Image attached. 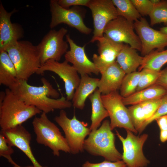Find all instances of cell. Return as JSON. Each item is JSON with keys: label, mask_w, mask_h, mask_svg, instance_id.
Returning a JSON list of instances; mask_svg holds the SVG:
<instances>
[{"label": "cell", "mask_w": 167, "mask_h": 167, "mask_svg": "<svg viewBox=\"0 0 167 167\" xmlns=\"http://www.w3.org/2000/svg\"><path fill=\"white\" fill-rule=\"evenodd\" d=\"M5 51L14 65L18 80L27 81L41 66L37 46L28 41H19Z\"/></svg>", "instance_id": "cell-3"}, {"label": "cell", "mask_w": 167, "mask_h": 167, "mask_svg": "<svg viewBox=\"0 0 167 167\" xmlns=\"http://www.w3.org/2000/svg\"><path fill=\"white\" fill-rule=\"evenodd\" d=\"M133 125L139 133L146 119L140 104L131 105L128 108Z\"/></svg>", "instance_id": "cell-30"}, {"label": "cell", "mask_w": 167, "mask_h": 167, "mask_svg": "<svg viewBox=\"0 0 167 167\" xmlns=\"http://www.w3.org/2000/svg\"><path fill=\"white\" fill-rule=\"evenodd\" d=\"M134 30L133 22L118 16L107 24L104 35L115 42L125 43L141 52V42Z\"/></svg>", "instance_id": "cell-11"}, {"label": "cell", "mask_w": 167, "mask_h": 167, "mask_svg": "<svg viewBox=\"0 0 167 167\" xmlns=\"http://www.w3.org/2000/svg\"><path fill=\"white\" fill-rule=\"evenodd\" d=\"M54 120L64 132L70 153L75 154L82 152L84 150L85 139L91 132L88 124L78 120L75 115L72 118H69L63 109L61 110Z\"/></svg>", "instance_id": "cell-6"}, {"label": "cell", "mask_w": 167, "mask_h": 167, "mask_svg": "<svg viewBox=\"0 0 167 167\" xmlns=\"http://www.w3.org/2000/svg\"><path fill=\"white\" fill-rule=\"evenodd\" d=\"M1 133L6 137L10 146L17 147L26 155L34 167H44L37 161L32 151L30 146L31 134L22 125L1 130Z\"/></svg>", "instance_id": "cell-18"}, {"label": "cell", "mask_w": 167, "mask_h": 167, "mask_svg": "<svg viewBox=\"0 0 167 167\" xmlns=\"http://www.w3.org/2000/svg\"><path fill=\"white\" fill-rule=\"evenodd\" d=\"M98 53L94 54L93 62L101 74L109 65L115 62L119 52L124 44L115 42L105 36L98 38Z\"/></svg>", "instance_id": "cell-17"}, {"label": "cell", "mask_w": 167, "mask_h": 167, "mask_svg": "<svg viewBox=\"0 0 167 167\" xmlns=\"http://www.w3.org/2000/svg\"><path fill=\"white\" fill-rule=\"evenodd\" d=\"M53 72L58 75L64 83L66 98L72 100L75 90L78 86L80 78L78 72L72 65L66 60L62 62L53 60H49L41 65L36 74L42 75L45 71Z\"/></svg>", "instance_id": "cell-12"}, {"label": "cell", "mask_w": 167, "mask_h": 167, "mask_svg": "<svg viewBox=\"0 0 167 167\" xmlns=\"http://www.w3.org/2000/svg\"><path fill=\"white\" fill-rule=\"evenodd\" d=\"M167 63V49L162 51H152L143 57L139 71L144 68L160 71L162 66Z\"/></svg>", "instance_id": "cell-25"}, {"label": "cell", "mask_w": 167, "mask_h": 167, "mask_svg": "<svg viewBox=\"0 0 167 167\" xmlns=\"http://www.w3.org/2000/svg\"><path fill=\"white\" fill-rule=\"evenodd\" d=\"M116 7L118 16L134 22L141 17L131 0H112Z\"/></svg>", "instance_id": "cell-26"}, {"label": "cell", "mask_w": 167, "mask_h": 167, "mask_svg": "<svg viewBox=\"0 0 167 167\" xmlns=\"http://www.w3.org/2000/svg\"><path fill=\"white\" fill-rule=\"evenodd\" d=\"M42 85L36 86L29 84L27 81L18 80L9 88L27 104L34 106L46 114L55 109L71 107L70 101L63 96L58 98L59 93L45 78L41 79Z\"/></svg>", "instance_id": "cell-1"}, {"label": "cell", "mask_w": 167, "mask_h": 167, "mask_svg": "<svg viewBox=\"0 0 167 167\" xmlns=\"http://www.w3.org/2000/svg\"><path fill=\"white\" fill-rule=\"evenodd\" d=\"M32 124L38 143L49 147L55 156H59L60 151L71 153L66 139L46 113L42 112L40 117H35Z\"/></svg>", "instance_id": "cell-5"}, {"label": "cell", "mask_w": 167, "mask_h": 167, "mask_svg": "<svg viewBox=\"0 0 167 167\" xmlns=\"http://www.w3.org/2000/svg\"><path fill=\"white\" fill-rule=\"evenodd\" d=\"M99 80L91 77L88 75H81L80 83L72 99L74 107L80 109L84 108L87 98L96 89Z\"/></svg>", "instance_id": "cell-20"}, {"label": "cell", "mask_w": 167, "mask_h": 167, "mask_svg": "<svg viewBox=\"0 0 167 167\" xmlns=\"http://www.w3.org/2000/svg\"><path fill=\"white\" fill-rule=\"evenodd\" d=\"M90 0H58V4L62 7L68 8L71 6H85L88 7Z\"/></svg>", "instance_id": "cell-36"}, {"label": "cell", "mask_w": 167, "mask_h": 167, "mask_svg": "<svg viewBox=\"0 0 167 167\" xmlns=\"http://www.w3.org/2000/svg\"><path fill=\"white\" fill-rule=\"evenodd\" d=\"M167 94V89L156 84L135 92L122 101L125 105H133L146 101L160 98Z\"/></svg>", "instance_id": "cell-22"}, {"label": "cell", "mask_w": 167, "mask_h": 167, "mask_svg": "<svg viewBox=\"0 0 167 167\" xmlns=\"http://www.w3.org/2000/svg\"><path fill=\"white\" fill-rule=\"evenodd\" d=\"M161 32L167 35V26L161 28L160 30Z\"/></svg>", "instance_id": "cell-41"}, {"label": "cell", "mask_w": 167, "mask_h": 167, "mask_svg": "<svg viewBox=\"0 0 167 167\" xmlns=\"http://www.w3.org/2000/svg\"><path fill=\"white\" fill-rule=\"evenodd\" d=\"M0 104V126L1 130L21 125L33 117L42 112L35 107L28 105L9 88Z\"/></svg>", "instance_id": "cell-2"}, {"label": "cell", "mask_w": 167, "mask_h": 167, "mask_svg": "<svg viewBox=\"0 0 167 167\" xmlns=\"http://www.w3.org/2000/svg\"><path fill=\"white\" fill-rule=\"evenodd\" d=\"M161 103L162 98L151 100L139 103L145 116L146 121L152 116Z\"/></svg>", "instance_id": "cell-31"}, {"label": "cell", "mask_w": 167, "mask_h": 167, "mask_svg": "<svg viewBox=\"0 0 167 167\" xmlns=\"http://www.w3.org/2000/svg\"><path fill=\"white\" fill-rule=\"evenodd\" d=\"M141 75L140 71L126 74L120 88V94L123 97L129 96L136 92Z\"/></svg>", "instance_id": "cell-27"}, {"label": "cell", "mask_w": 167, "mask_h": 167, "mask_svg": "<svg viewBox=\"0 0 167 167\" xmlns=\"http://www.w3.org/2000/svg\"><path fill=\"white\" fill-rule=\"evenodd\" d=\"M7 159L9 162H10L13 166L14 167H35L33 166H28L25 167L21 166L16 163L12 159L11 156L8 157Z\"/></svg>", "instance_id": "cell-40"}, {"label": "cell", "mask_w": 167, "mask_h": 167, "mask_svg": "<svg viewBox=\"0 0 167 167\" xmlns=\"http://www.w3.org/2000/svg\"><path fill=\"white\" fill-rule=\"evenodd\" d=\"M115 139L110 122L106 120L99 128L90 132L84 141V149L92 155L103 157L105 160H121L122 155L115 146Z\"/></svg>", "instance_id": "cell-4"}, {"label": "cell", "mask_w": 167, "mask_h": 167, "mask_svg": "<svg viewBox=\"0 0 167 167\" xmlns=\"http://www.w3.org/2000/svg\"><path fill=\"white\" fill-rule=\"evenodd\" d=\"M101 74L98 89L103 95L117 91L120 89L126 75L116 61L108 66Z\"/></svg>", "instance_id": "cell-19"}, {"label": "cell", "mask_w": 167, "mask_h": 167, "mask_svg": "<svg viewBox=\"0 0 167 167\" xmlns=\"http://www.w3.org/2000/svg\"><path fill=\"white\" fill-rule=\"evenodd\" d=\"M14 152L12 147L8 143L6 137L2 133L0 134V156L6 158Z\"/></svg>", "instance_id": "cell-35"}, {"label": "cell", "mask_w": 167, "mask_h": 167, "mask_svg": "<svg viewBox=\"0 0 167 167\" xmlns=\"http://www.w3.org/2000/svg\"><path fill=\"white\" fill-rule=\"evenodd\" d=\"M155 84L167 89V67L161 71V74Z\"/></svg>", "instance_id": "cell-37"}, {"label": "cell", "mask_w": 167, "mask_h": 167, "mask_svg": "<svg viewBox=\"0 0 167 167\" xmlns=\"http://www.w3.org/2000/svg\"><path fill=\"white\" fill-rule=\"evenodd\" d=\"M126 131L127 136L124 138L116 131L117 135L122 145V160L127 167H146L149 161L144 156L143 148L148 135L144 134L137 136L131 131Z\"/></svg>", "instance_id": "cell-8"}, {"label": "cell", "mask_w": 167, "mask_h": 167, "mask_svg": "<svg viewBox=\"0 0 167 167\" xmlns=\"http://www.w3.org/2000/svg\"><path fill=\"white\" fill-rule=\"evenodd\" d=\"M49 6L51 16L49 24L51 28L63 23L75 28L83 34L88 35L92 32V29L85 24L84 15L78 7L64 8L58 4V0H50Z\"/></svg>", "instance_id": "cell-10"}, {"label": "cell", "mask_w": 167, "mask_h": 167, "mask_svg": "<svg viewBox=\"0 0 167 167\" xmlns=\"http://www.w3.org/2000/svg\"><path fill=\"white\" fill-rule=\"evenodd\" d=\"M143 59V57L138 54L136 49L124 44L116 61L126 74L136 71L141 65Z\"/></svg>", "instance_id": "cell-21"}, {"label": "cell", "mask_w": 167, "mask_h": 167, "mask_svg": "<svg viewBox=\"0 0 167 167\" xmlns=\"http://www.w3.org/2000/svg\"><path fill=\"white\" fill-rule=\"evenodd\" d=\"M160 141L163 143L167 141V130H160Z\"/></svg>", "instance_id": "cell-39"}, {"label": "cell", "mask_w": 167, "mask_h": 167, "mask_svg": "<svg viewBox=\"0 0 167 167\" xmlns=\"http://www.w3.org/2000/svg\"><path fill=\"white\" fill-rule=\"evenodd\" d=\"M88 7L91 10L93 20V36L90 41L93 43L104 36L106 25L118 15L112 0H90Z\"/></svg>", "instance_id": "cell-13"}, {"label": "cell", "mask_w": 167, "mask_h": 167, "mask_svg": "<svg viewBox=\"0 0 167 167\" xmlns=\"http://www.w3.org/2000/svg\"><path fill=\"white\" fill-rule=\"evenodd\" d=\"M16 11L14 9L8 12L0 2V52L5 51L24 36V30L21 26L12 23L11 20V16Z\"/></svg>", "instance_id": "cell-15"}, {"label": "cell", "mask_w": 167, "mask_h": 167, "mask_svg": "<svg viewBox=\"0 0 167 167\" xmlns=\"http://www.w3.org/2000/svg\"><path fill=\"white\" fill-rule=\"evenodd\" d=\"M161 71H156L146 68L142 69L140 71L141 75L136 92L155 84L160 75Z\"/></svg>", "instance_id": "cell-29"}, {"label": "cell", "mask_w": 167, "mask_h": 167, "mask_svg": "<svg viewBox=\"0 0 167 167\" xmlns=\"http://www.w3.org/2000/svg\"><path fill=\"white\" fill-rule=\"evenodd\" d=\"M66 37L70 49L65 54V60L71 63L81 75H90L92 73L98 75L99 71L86 54L85 45L81 47L77 45L68 34L66 35Z\"/></svg>", "instance_id": "cell-16"}, {"label": "cell", "mask_w": 167, "mask_h": 167, "mask_svg": "<svg viewBox=\"0 0 167 167\" xmlns=\"http://www.w3.org/2000/svg\"><path fill=\"white\" fill-rule=\"evenodd\" d=\"M131 0L141 15H149L154 5L150 0Z\"/></svg>", "instance_id": "cell-33"}, {"label": "cell", "mask_w": 167, "mask_h": 167, "mask_svg": "<svg viewBox=\"0 0 167 167\" xmlns=\"http://www.w3.org/2000/svg\"><path fill=\"white\" fill-rule=\"evenodd\" d=\"M167 114V94L162 97V103L155 113L143 124L139 133H141L150 123L161 116Z\"/></svg>", "instance_id": "cell-32"}, {"label": "cell", "mask_w": 167, "mask_h": 167, "mask_svg": "<svg viewBox=\"0 0 167 167\" xmlns=\"http://www.w3.org/2000/svg\"><path fill=\"white\" fill-rule=\"evenodd\" d=\"M123 97L117 91L101 95L102 101L110 118V126L112 131L116 127L123 128L136 134L132 122L128 108L124 104Z\"/></svg>", "instance_id": "cell-7"}, {"label": "cell", "mask_w": 167, "mask_h": 167, "mask_svg": "<svg viewBox=\"0 0 167 167\" xmlns=\"http://www.w3.org/2000/svg\"><path fill=\"white\" fill-rule=\"evenodd\" d=\"M67 30L63 27L59 30H50L37 45L41 65L49 60L59 61L67 51V42L64 40Z\"/></svg>", "instance_id": "cell-9"}, {"label": "cell", "mask_w": 167, "mask_h": 167, "mask_svg": "<svg viewBox=\"0 0 167 167\" xmlns=\"http://www.w3.org/2000/svg\"><path fill=\"white\" fill-rule=\"evenodd\" d=\"M155 120L160 130H167V114L159 117Z\"/></svg>", "instance_id": "cell-38"}, {"label": "cell", "mask_w": 167, "mask_h": 167, "mask_svg": "<svg viewBox=\"0 0 167 167\" xmlns=\"http://www.w3.org/2000/svg\"><path fill=\"white\" fill-rule=\"evenodd\" d=\"M151 2L154 5L156 4L159 3L161 0H150Z\"/></svg>", "instance_id": "cell-42"}, {"label": "cell", "mask_w": 167, "mask_h": 167, "mask_svg": "<svg viewBox=\"0 0 167 167\" xmlns=\"http://www.w3.org/2000/svg\"><path fill=\"white\" fill-rule=\"evenodd\" d=\"M83 167H127L126 164L122 160L111 161L105 160L98 163H92L89 161L85 162L82 165Z\"/></svg>", "instance_id": "cell-34"}, {"label": "cell", "mask_w": 167, "mask_h": 167, "mask_svg": "<svg viewBox=\"0 0 167 167\" xmlns=\"http://www.w3.org/2000/svg\"><path fill=\"white\" fill-rule=\"evenodd\" d=\"M18 80L15 67L8 53L0 52V84L8 88Z\"/></svg>", "instance_id": "cell-23"}, {"label": "cell", "mask_w": 167, "mask_h": 167, "mask_svg": "<svg viewBox=\"0 0 167 167\" xmlns=\"http://www.w3.org/2000/svg\"><path fill=\"white\" fill-rule=\"evenodd\" d=\"M134 25L141 42L142 55L144 56L155 49L163 50L167 46V35L151 28L145 18L141 17Z\"/></svg>", "instance_id": "cell-14"}, {"label": "cell", "mask_w": 167, "mask_h": 167, "mask_svg": "<svg viewBox=\"0 0 167 167\" xmlns=\"http://www.w3.org/2000/svg\"><path fill=\"white\" fill-rule=\"evenodd\" d=\"M149 16L151 26L161 23L167 24V0H161L154 5Z\"/></svg>", "instance_id": "cell-28"}, {"label": "cell", "mask_w": 167, "mask_h": 167, "mask_svg": "<svg viewBox=\"0 0 167 167\" xmlns=\"http://www.w3.org/2000/svg\"><path fill=\"white\" fill-rule=\"evenodd\" d=\"M101 93L98 89H96L88 96L92 109L91 124L89 127L91 131L97 129L103 120L109 116L108 112L103 104Z\"/></svg>", "instance_id": "cell-24"}]
</instances>
